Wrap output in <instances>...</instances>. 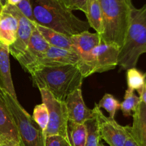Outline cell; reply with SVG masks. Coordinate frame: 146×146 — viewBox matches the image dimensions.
<instances>
[{
	"instance_id": "cell-3",
	"label": "cell",
	"mask_w": 146,
	"mask_h": 146,
	"mask_svg": "<svg viewBox=\"0 0 146 146\" xmlns=\"http://www.w3.org/2000/svg\"><path fill=\"white\" fill-rule=\"evenodd\" d=\"M146 53V4L141 8L131 7L129 26L120 48L118 65L121 70L136 68L138 59Z\"/></svg>"
},
{
	"instance_id": "cell-9",
	"label": "cell",
	"mask_w": 146,
	"mask_h": 146,
	"mask_svg": "<svg viewBox=\"0 0 146 146\" xmlns=\"http://www.w3.org/2000/svg\"><path fill=\"white\" fill-rule=\"evenodd\" d=\"M4 6L11 11L18 19V30L15 41L9 46V54L15 59H18L25 51L31 37L32 31L35 28V23H31L26 18L16 6L11 5L6 2Z\"/></svg>"
},
{
	"instance_id": "cell-22",
	"label": "cell",
	"mask_w": 146,
	"mask_h": 146,
	"mask_svg": "<svg viewBox=\"0 0 146 146\" xmlns=\"http://www.w3.org/2000/svg\"><path fill=\"white\" fill-rule=\"evenodd\" d=\"M126 80L128 88L131 91H138L145 84L146 73L143 74L136 68H131L127 70Z\"/></svg>"
},
{
	"instance_id": "cell-17",
	"label": "cell",
	"mask_w": 146,
	"mask_h": 146,
	"mask_svg": "<svg viewBox=\"0 0 146 146\" xmlns=\"http://www.w3.org/2000/svg\"><path fill=\"white\" fill-rule=\"evenodd\" d=\"M34 25H35L36 29L38 30V32L41 34V35L44 37V39L50 46L74 51L71 36L57 32L51 29L38 25L36 23Z\"/></svg>"
},
{
	"instance_id": "cell-8",
	"label": "cell",
	"mask_w": 146,
	"mask_h": 146,
	"mask_svg": "<svg viewBox=\"0 0 146 146\" xmlns=\"http://www.w3.org/2000/svg\"><path fill=\"white\" fill-rule=\"evenodd\" d=\"M98 123L101 138L110 146H124L128 137L125 126L119 125L114 118L107 117L103 113L98 104L93 109Z\"/></svg>"
},
{
	"instance_id": "cell-34",
	"label": "cell",
	"mask_w": 146,
	"mask_h": 146,
	"mask_svg": "<svg viewBox=\"0 0 146 146\" xmlns=\"http://www.w3.org/2000/svg\"><path fill=\"white\" fill-rule=\"evenodd\" d=\"M98 146H105V145H104L103 143H99V145H98Z\"/></svg>"
},
{
	"instance_id": "cell-16",
	"label": "cell",
	"mask_w": 146,
	"mask_h": 146,
	"mask_svg": "<svg viewBox=\"0 0 146 146\" xmlns=\"http://www.w3.org/2000/svg\"><path fill=\"white\" fill-rule=\"evenodd\" d=\"M0 88L17 99L11 74L9 46L0 43Z\"/></svg>"
},
{
	"instance_id": "cell-5",
	"label": "cell",
	"mask_w": 146,
	"mask_h": 146,
	"mask_svg": "<svg viewBox=\"0 0 146 146\" xmlns=\"http://www.w3.org/2000/svg\"><path fill=\"white\" fill-rule=\"evenodd\" d=\"M0 99L9 111L19 134V146H45V136L32 117L17 99L0 88Z\"/></svg>"
},
{
	"instance_id": "cell-28",
	"label": "cell",
	"mask_w": 146,
	"mask_h": 146,
	"mask_svg": "<svg viewBox=\"0 0 146 146\" xmlns=\"http://www.w3.org/2000/svg\"><path fill=\"white\" fill-rule=\"evenodd\" d=\"M45 146H70L68 140L59 135L45 137Z\"/></svg>"
},
{
	"instance_id": "cell-27",
	"label": "cell",
	"mask_w": 146,
	"mask_h": 146,
	"mask_svg": "<svg viewBox=\"0 0 146 146\" xmlns=\"http://www.w3.org/2000/svg\"><path fill=\"white\" fill-rule=\"evenodd\" d=\"M68 9L79 10L83 11L84 14L86 13L87 0H60Z\"/></svg>"
},
{
	"instance_id": "cell-2",
	"label": "cell",
	"mask_w": 146,
	"mask_h": 146,
	"mask_svg": "<svg viewBox=\"0 0 146 146\" xmlns=\"http://www.w3.org/2000/svg\"><path fill=\"white\" fill-rule=\"evenodd\" d=\"M36 24L71 36L88 31V21L73 14L60 0H29Z\"/></svg>"
},
{
	"instance_id": "cell-10",
	"label": "cell",
	"mask_w": 146,
	"mask_h": 146,
	"mask_svg": "<svg viewBox=\"0 0 146 146\" xmlns=\"http://www.w3.org/2000/svg\"><path fill=\"white\" fill-rule=\"evenodd\" d=\"M79 60L80 56L74 51L50 46L46 51L34 64L29 66L25 71L30 74L38 67L76 64Z\"/></svg>"
},
{
	"instance_id": "cell-23",
	"label": "cell",
	"mask_w": 146,
	"mask_h": 146,
	"mask_svg": "<svg viewBox=\"0 0 146 146\" xmlns=\"http://www.w3.org/2000/svg\"><path fill=\"white\" fill-rule=\"evenodd\" d=\"M86 128L87 136L85 146H98L100 143L99 130L98 123L95 118L86 121L84 123Z\"/></svg>"
},
{
	"instance_id": "cell-26",
	"label": "cell",
	"mask_w": 146,
	"mask_h": 146,
	"mask_svg": "<svg viewBox=\"0 0 146 146\" xmlns=\"http://www.w3.org/2000/svg\"><path fill=\"white\" fill-rule=\"evenodd\" d=\"M16 7L21 12V14L28 19L31 23H36L33 14L32 7L29 0H22Z\"/></svg>"
},
{
	"instance_id": "cell-13",
	"label": "cell",
	"mask_w": 146,
	"mask_h": 146,
	"mask_svg": "<svg viewBox=\"0 0 146 146\" xmlns=\"http://www.w3.org/2000/svg\"><path fill=\"white\" fill-rule=\"evenodd\" d=\"M132 116V126H125L128 135L138 146H146V105L143 102H140Z\"/></svg>"
},
{
	"instance_id": "cell-20",
	"label": "cell",
	"mask_w": 146,
	"mask_h": 146,
	"mask_svg": "<svg viewBox=\"0 0 146 146\" xmlns=\"http://www.w3.org/2000/svg\"><path fill=\"white\" fill-rule=\"evenodd\" d=\"M67 134L70 146H85L87 136L85 124L68 121Z\"/></svg>"
},
{
	"instance_id": "cell-29",
	"label": "cell",
	"mask_w": 146,
	"mask_h": 146,
	"mask_svg": "<svg viewBox=\"0 0 146 146\" xmlns=\"http://www.w3.org/2000/svg\"><path fill=\"white\" fill-rule=\"evenodd\" d=\"M0 146H19L18 141L11 138H0Z\"/></svg>"
},
{
	"instance_id": "cell-30",
	"label": "cell",
	"mask_w": 146,
	"mask_h": 146,
	"mask_svg": "<svg viewBox=\"0 0 146 146\" xmlns=\"http://www.w3.org/2000/svg\"><path fill=\"white\" fill-rule=\"evenodd\" d=\"M137 91H138V94H139V98L141 101L143 102L146 105V81L143 86Z\"/></svg>"
},
{
	"instance_id": "cell-12",
	"label": "cell",
	"mask_w": 146,
	"mask_h": 146,
	"mask_svg": "<svg viewBox=\"0 0 146 146\" xmlns=\"http://www.w3.org/2000/svg\"><path fill=\"white\" fill-rule=\"evenodd\" d=\"M49 46V44L46 42L35 27L32 31L29 42L25 51L17 59V61L23 69L26 71L29 66L34 64L46 51Z\"/></svg>"
},
{
	"instance_id": "cell-1",
	"label": "cell",
	"mask_w": 146,
	"mask_h": 146,
	"mask_svg": "<svg viewBox=\"0 0 146 146\" xmlns=\"http://www.w3.org/2000/svg\"><path fill=\"white\" fill-rule=\"evenodd\" d=\"M30 75L34 86L47 90L61 101H65L69 94L81 88L85 78L77 64L38 67Z\"/></svg>"
},
{
	"instance_id": "cell-15",
	"label": "cell",
	"mask_w": 146,
	"mask_h": 146,
	"mask_svg": "<svg viewBox=\"0 0 146 146\" xmlns=\"http://www.w3.org/2000/svg\"><path fill=\"white\" fill-rule=\"evenodd\" d=\"M73 50L84 57L88 55L94 48L101 43V36L98 33H91L88 31H83L71 36Z\"/></svg>"
},
{
	"instance_id": "cell-21",
	"label": "cell",
	"mask_w": 146,
	"mask_h": 146,
	"mask_svg": "<svg viewBox=\"0 0 146 146\" xmlns=\"http://www.w3.org/2000/svg\"><path fill=\"white\" fill-rule=\"evenodd\" d=\"M141 101L139 96H137L133 91L127 88L124 96V100L120 106V109L122 111L123 115L125 117L131 116L132 112H134L136 109Z\"/></svg>"
},
{
	"instance_id": "cell-24",
	"label": "cell",
	"mask_w": 146,
	"mask_h": 146,
	"mask_svg": "<svg viewBox=\"0 0 146 146\" xmlns=\"http://www.w3.org/2000/svg\"><path fill=\"white\" fill-rule=\"evenodd\" d=\"M32 118L44 133L48 123V111L45 104L42 103L36 106L33 112Z\"/></svg>"
},
{
	"instance_id": "cell-4",
	"label": "cell",
	"mask_w": 146,
	"mask_h": 146,
	"mask_svg": "<svg viewBox=\"0 0 146 146\" xmlns=\"http://www.w3.org/2000/svg\"><path fill=\"white\" fill-rule=\"evenodd\" d=\"M102 11L101 41L123 46L129 26L133 4L131 0H98Z\"/></svg>"
},
{
	"instance_id": "cell-11",
	"label": "cell",
	"mask_w": 146,
	"mask_h": 146,
	"mask_svg": "<svg viewBox=\"0 0 146 146\" xmlns=\"http://www.w3.org/2000/svg\"><path fill=\"white\" fill-rule=\"evenodd\" d=\"M68 113V121L84 123L86 121L95 118L94 111L88 108L84 101L81 88L75 90L65 100Z\"/></svg>"
},
{
	"instance_id": "cell-25",
	"label": "cell",
	"mask_w": 146,
	"mask_h": 146,
	"mask_svg": "<svg viewBox=\"0 0 146 146\" xmlns=\"http://www.w3.org/2000/svg\"><path fill=\"white\" fill-rule=\"evenodd\" d=\"M98 106L100 108H104L109 113L110 118H114L115 113L120 109L121 104L113 95L109 94H106L103 98L100 100Z\"/></svg>"
},
{
	"instance_id": "cell-6",
	"label": "cell",
	"mask_w": 146,
	"mask_h": 146,
	"mask_svg": "<svg viewBox=\"0 0 146 146\" xmlns=\"http://www.w3.org/2000/svg\"><path fill=\"white\" fill-rule=\"evenodd\" d=\"M119 51L118 46L101 41L88 55L80 57L77 65L84 78L113 70L118 66Z\"/></svg>"
},
{
	"instance_id": "cell-18",
	"label": "cell",
	"mask_w": 146,
	"mask_h": 146,
	"mask_svg": "<svg viewBox=\"0 0 146 146\" xmlns=\"http://www.w3.org/2000/svg\"><path fill=\"white\" fill-rule=\"evenodd\" d=\"M0 138H11L19 142V134L9 111L0 99Z\"/></svg>"
},
{
	"instance_id": "cell-31",
	"label": "cell",
	"mask_w": 146,
	"mask_h": 146,
	"mask_svg": "<svg viewBox=\"0 0 146 146\" xmlns=\"http://www.w3.org/2000/svg\"><path fill=\"white\" fill-rule=\"evenodd\" d=\"M124 146H138V145H137L136 143L134 142L133 140L131 138V136L128 135V138H127L126 141H125V145Z\"/></svg>"
},
{
	"instance_id": "cell-33",
	"label": "cell",
	"mask_w": 146,
	"mask_h": 146,
	"mask_svg": "<svg viewBox=\"0 0 146 146\" xmlns=\"http://www.w3.org/2000/svg\"><path fill=\"white\" fill-rule=\"evenodd\" d=\"M3 7H4V4H3L2 2H1V0H0V13H1V10H2Z\"/></svg>"
},
{
	"instance_id": "cell-7",
	"label": "cell",
	"mask_w": 146,
	"mask_h": 146,
	"mask_svg": "<svg viewBox=\"0 0 146 146\" xmlns=\"http://www.w3.org/2000/svg\"><path fill=\"white\" fill-rule=\"evenodd\" d=\"M39 91L43 104H45L48 111V123L44 132V136L59 135L68 140V117L65 101L56 99L47 90L39 89Z\"/></svg>"
},
{
	"instance_id": "cell-32",
	"label": "cell",
	"mask_w": 146,
	"mask_h": 146,
	"mask_svg": "<svg viewBox=\"0 0 146 146\" xmlns=\"http://www.w3.org/2000/svg\"><path fill=\"white\" fill-rule=\"evenodd\" d=\"M22 0H7L6 2L8 3V4H11V5H14V6H17L20 1H21Z\"/></svg>"
},
{
	"instance_id": "cell-14",
	"label": "cell",
	"mask_w": 146,
	"mask_h": 146,
	"mask_svg": "<svg viewBox=\"0 0 146 146\" xmlns=\"http://www.w3.org/2000/svg\"><path fill=\"white\" fill-rule=\"evenodd\" d=\"M18 19L4 6L0 13V43L9 46L15 41Z\"/></svg>"
},
{
	"instance_id": "cell-19",
	"label": "cell",
	"mask_w": 146,
	"mask_h": 146,
	"mask_svg": "<svg viewBox=\"0 0 146 146\" xmlns=\"http://www.w3.org/2000/svg\"><path fill=\"white\" fill-rule=\"evenodd\" d=\"M86 16L90 27L101 35L103 31V17L98 0H87Z\"/></svg>"
}]
</instances>
